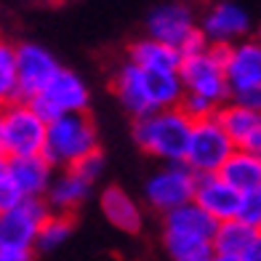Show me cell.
<instances>
[{
  "mask_svg": "<svg viewBox=\"0 0 261 261\" xmlns=\"http://www.w3.org/2000/svg\"><path fill=\"white\" fill-rule=\"evenodd\" d=\"M99 149V130L88 112L77 115H62L54 123L45 125V144H43V160L51 168L69 171L77 160L88 158Z\"/></svg>",
  "mask_w": 261,
  "mask_h": 261,
  "instance_id": "6da1fadb",
  "label": "cell"
},
{
  "mask_svg": "<svg viewBox=\"0 0 261 261\" xmlns=\"http://www.w3.org/2000/svg\"><path fill=\"white\" fill-rule=\"evenodd\" d=\"M189 130H192V120L179 112V107H173V110H160L134 120V141L147 155L160 158L165 165H173L184 163Z\"/></svg>",
  "mask_w": 261,
  "mask_h": 261,
  "instance_id": "7a4b0ae2",
  "label": "cell"
},
{
  "mask_svg": "<svg viewBox=\"0 0 261 261\" xmlns=\"http://www.w3.org/2000/svg\"><path fill=\"white\" fill-rule=\"evenodd\" d=\"M227 48L229 45H211L205 54L181 59L179 69H176L184 93H192V96L211 101L216 110L229 101V88H227V80H224Z\"/></svg>",
  "mask_w": 261,
  "mask_h": 261,
  "instance_id": "3957f363",
  "label": "cell"
},
{
  "mask_svg": "<svg viewBox=\"0 0 261 261\" xmlns=\"http://www.w3.org/2000/svg\"><path fill=\"white\" fill-rule=\"evenodd\" d=\"M219 224L205 211H200L195 203H187L163 216V243L171 258H181L200 248H211V240L216 234Z\"/></svg>",
  "mask_w": 261,
  "mask_h": 261,
  "instance_id": "277c9868",
  "label": "cell"
},
{
  "mask_svg": "<svg viewBox=\"0 0 261 261\" xmlns=\"http://www.w3.org/2000/svg\"><path fill=\"white\" fill-rule=\"evenodd\" d=\"M232 152H234L232 141L216 123V117H205V120L192 123L184 165L195 176H213L221 171V165L229 160Z\"/></svg>",
  "mask_w": 261,
  "mask_h": 261,
  "instance_id": "5b68a950",
  "label": "cell"
},
{
  "mask_svg": "<svg viewBox=\"0 0 261 261\" xmlns=\"http://www.w3.org/2000/svg\"><path fill=\"white\" fill-rule=\"evenodd\" d=\"M0 128H3V155L11 158H35L45 144V123L32 115L24 101H16L0 110Z\"/></svg>",
  "mask_w": 261,
  "mask_h": 261,
  "instance_id": "8992f818",
  "label": "cell"
},
{
  "mask_svg": "<svg viewBox=\"0 0 261 261\" xmlns=\"http://www.w3.org/2000/svg\"><path fill=\"white\" fill-rule=\"evenodd\" d=\"M195 181H197V176L189 171L184 163L163 165L160 171H155L149 176V181L144 187L147 203L165 216V213H171L176 208L192 203Z\"/></svg>",
  "mask_w": 261,
  "mask_h": 261,
  "instance_id": "52a82bcc",
  "label": "cell"
},
{
  "mask_svg": "<svg viewBox=\"0 0 261 261\" xmlns=\"http://www.w3.org/2000/svg\"><path fill=\"white\" fill-rule=\"evenodd\" d=\"M14 56H16V86H19L21 101H30L32 96L43 93V88L48 86V80L62 67L56 62V56L38 43L14 45Z\"/></svg>",
  "mask_w": 261,
  "mask_h": 261,
  "instance_id": "ba28073f",
  "label": "cell"
},
{
  "mask_svg": "<svg viewBox=\"0 0 261 261\" xmlns=\"http://www.w3.org/2000/svg\"><path fill=\"white\" fill-rule=\"evenodd\" d=\"M48 213L45 200H21L19 205L0 211V248L11 245L35 251V237Z\"/></svg>",
  "mask_w": 261,
  "mask_h": 261,
  "instance_id": "9c48e42d",
  "label": "cell"
},
{
  "mask_svg": "<svg viewBox=\"0 0 261 261\" xmlns=\"http://www.w3.org/2000/svg\"><path fill=\"white\" fill-rule=\"evenodd\" d=\"M224 80L229 96L245 91H261V45L258 40L245 38L227 48L224 56Z\"/></svg>",
  "mask_w": 261,
  "mask_h": 261,
  "instance_id": "30bf717a",
  "label": "cell"
},
{
  "mask_svg": "<svg viewBox=\"0 0 261 261\" xmlns=\"http://www.w3.org/2000/svg\"><path fill=\"white\" fill-rule=\"evenodd\" d=\"M208 45H234L251 35V16L237 3H216L197 24Z\"/></svg>",
  "mask_w": 261,
  "mask_h": 261,
  "instance_id": "8fae6325",
  "label": "cell"
},
{
  "mask_svg": "<svg viewBox=\"0 0 261 261\" xmlns=\"http://www.w3.org/2000/svg\"><path fill=\"white\" fill-rule=\"evenodd\" d=\"M197 30V21L192 8L184 3H165L158 6L147 16V38L158 40L163 45H171L173 51H179V45Z\"/></svg>",
  "mask_w": 261,
  "mask_h": 261,
  "instance_id": "7c38bea8",
  "label": "cell"
},
{
  "mask_svg": "<svg viewBox=\"0 0 261 261\" xmlns=\"http://www.w3.org/2000/svg\"><path fill=\"white\" fill-rule=\"evenodd\" d=\"M213 117H216V123L221 125V130L227 134L234 149L261 155V115L258 112L227 101L219 107Z\"/></svg>",
  "mask_w": 261,
  "mask_h": 261,
  "instance_id": "4fadbf2b",
  "label": "cell"
},
{
  "mask_svg": "<svg viewBox=\"0 0 261 261\" xmlns=\"http://www.w3.org/2000/svg\"><path fill=\"white\" fill-rule=\"evenodd\" d=\"M6 181L16 189L21 200H43L54 181V168L43 160V155L11 158L6 165Z\"/></svg>",
  "mask_w": 261,
  "mask_h": 261,
  "instance_id": "5bb4252c",
  "label": "cell"
},
{
  "mask_svg": "<svg viewBox=\"0 0 261 261\" xmlns=\"http://www.w3.org/2000/svg\"><path fill=\"white\" fill-rule=\"evenodd\" d=\"M192 203L200 211H205L216 224H221V221H232L237 216L240 192L232 189L219 173H213V176H197Z\"/></svg>",
  "mask_w": 261,
  "mask_h": 261,
  "instance_id": "9a60e30c",
  "label": "cell"
},
{
  "mask_svg": "<svg viewBox=\"0 0 261 261\" xmlns=\"http://www.w3.org/2000/svg\"><path fill=\"white\" fill-rule=\"evenodd\" d=\"M40 96L48 101L59 115L88 112V104H91L88 86L72 72V69H64V67H59V72L48 80V86L43 88Z\"/></svg>",
  "mask_w": 261,
  "mask_h": 261,
  "instance_id": "2e32d148",
  "label": "cell"
},
{
  "mask_svg": "<svg viewBox=\"0 0 261 261\" xmlns=\"http://www.w3.org/2000/svg\"><path fill=\"white\" fill-rule=\"evenodd\" d=\"M99 208L104 213V219L125 234H139L141 227H144V213H141L139 203L117 184H110L101 192Z\"/></svg>",
  "mask_w": 261,
  "mask_h": 261,
  "instance_id": "e0dca14e",
  "label": "cell"
},
{
  "mask_svg": "<svg viewBox=\"0 0 261 261\" xmlns=\"http://www.w3.org/2000/svg\"><path fill=\"white\" fill-rule=\"evenodd\" d=\"M112 88H115V96L120 99V104L125 107V112L134 115V120L155 112V110H152V101H149V93H147L144 72H141L139 67L125 62L120 69H117Z\"/></svg>",
  "mask_w": 261,
  "mask_h": 261,
  "instance_id": "ac0fdd59",
  "label": "cell"
},
{
  "mask_svg": "<svg viewBox=\"0 0 261 261\" xmlns=\"http://www.w3.org/2000/svg\"><path fill=\"white\" fill-rule=\"evenodd\" d=\"M88 195H91V184H86L72 171H62L59 176H54L43 200L51 213H69V216H75V211L86 203Z\"/></svg>",
  "mask_w": 261,
  "mask_h": 261,
  "instance_id": "d6986e66",
  "label": "cell"
},
{
  "mask_svg": "<svg viewBox=\"0 0 261 261\" xmlns=\"http://www.w3.org/2000/svg\"><path fill=\"white\" fill-rule=\"evenodd\" d=\"M128 64L144 69V72H176L181 56L171 45H163L152 38H139L128 45Z\"/></svg>",
  "mask_w": 261,
  "mask_h": 261,
  "instance_id": "ffe728a7",
  "label": "cell"
},
{
  "mask_svg": "<svg viewBox=\"0 0 261 261\" xmlns=\"http://www.w3.org/2000/svg\"><path fill=\"white\" fill-rule=\"evenodd\" d=\"M219 176L232 189H237L240 195L256 192V189H261V155H251V152L234 149L229 155V160L221 165Z\"/></svg>",
  "mask_w": 261,
  "mask_h": 261,
  "instance_id": "44dd1931",
  "label": "cell"
},
{
  "mask_svg": "<svg viewBox=\"0 0 261 261\" xmlns=\"http://www.w3.org/2000/svg\"><path fill=\"white\" fill-rule=\"evenodd\" d=\"M261 240V229L245 227L243 221H221L216 227V234L211 240L213 253H227V256H243L253 243Z\"/></svg>",
  "mask_w": 261,
  "mask_h": 261,
  "instance_id": "7402d4cb",
  "label": "cell"
},
{
  "mask_svg": "<svg viewBox=\"0 0 261 261\" xmlns=\"http://www.w3.org/2000/svg\"><path fill=\"white\" fill-rule=\"evenodd\" d=\"M72 229H75V216H69V213H48L38 229V237H35V251H43V253L56 251L59 245H64L69 240Z\"/></svg>",
  "mask_w": 261,
  "mask_h": 261,
  "instance_id": "603a6c76",
  "label": "cell"
},
{
  "mask_svg": "<svg viewBox=\"0 0 261 261\" xmlns=\"http://www.w3.org/2000/svg\"><path fill=\"white\" fill-rule=\"evenodd\" d=\"M21 101L19 99V86H16V56H14V43L0 38V110Z\"/></svg>",
  "mask_w": 261,
  "mask_h": 261,
  "instance_id": "cb8c5ba5",
  "label": "cell"
},
{
  "mask_svg": "<svg viewBox=\"0 0 261 261\" xmlns=\"http://www.w3.org/2000/svg\"><path fill=\"white\" fill-rule=\"evenodd\" d=\"M234 219L243 221L245 227L261 229V189L240 195V205H237V216Z\"/></svg>",
  "mask_w": 261,
  "mask_h": 261,
  "instance_id": "d4e9b609",
  "label": "cell"
},
{
  "mask_svg": "<svg viewBox=\"0 0 261 261\" xmlns=\"http://www.w3.org/2000/svg\"><path fill=\"white\" fill-rule=\"evenodd\" d=\"M179 112H181L184 117H189L192 123H197V120H205V117L216 115V107H213L211 101H205V99H200V96L184 93L181 101H179Z\"/></svg>",
  "mask_w": 261,
  "mask_h": 261,
  "instance_id": "484cf974",
  "label": "cell"
},
{
  "mask_svg": "<svg viewBox=\"0 0 261 261\" xmlns=\"http://www.w3.org/2000/svg\"><path fill=\"white\" fill-rule=\"evenodd\" d=\"M75 176H80L86 184H93V181H99V176L104 173V155H101V149H96V152H91L88 158H83V160H77L72 168Z\"/></svg>",
  "mask_w": 261,
  "mask_h": 261,
  "instance_id": "4316f807",
  "label": "cell"
},
{
  "mask_svg": "<svg viewBox=\"0 0 261 261\" xmlns=\"http://www.w3.org/2000/svg\"><path fill=\"white\" fill-rule=\"evenodd\" d=\"M208 48H211V45H208V40L203 38V32H200V30H192V35H189V38L179 45V56H181V59L200 56V54H205Z\"/></svg>",
  "mask_w": 261,
  "mask_h": 261,
  "instance_id": "83f0119b",
  "label": "cell"
},
{
  "mask_svg": "<svg viewBox=\"0 0 261 261\" xmlns=\"http://www.w3.org/2000/svg\"><path fill=\"white\" fill-rule=\"evenodd\" d=\"M0 261H35V251H32V248L3 245V248H0Z\"/></svg>",
  "mask_w": 261,
  "mask_h": 261,
  "instance_id": "f1b7e54d",
  "label": "cell"
},
{
  "mask_svg": "<svg viewBox=\"0 0 261 261\" xmlns=\"http://www.w3.org/2000/svg\"><path fill=\"white\" fill-rule=\"evenodd\" d=\"M21 203V197L14 187H11L8 181H0V211H8Z\"/></svg>",
  "mask_w": 261,
  "mask_h": 261,
  "instance_id": "f546056e",
  "label": "cell"
},
{
  "mask_svg": "<svg viewBox=\"0 0 261 261\" xmlns=\"http://www.w3.org/2000/svg\"><path fill=\"white\" fill-rule=\"evenodd\" d=\"M176 261H213V248H200V251H192Z\"/></svg>",
  "mask_w": 261,
  "mask_h": 261,
  "instance_id": "4dcf8cb0",
  "label": "cell"
},
{
  "mask_svg": "<svg viewBox=\"0 0 261 261\" xmlns=\"http://www.w3.org/2000/svg\"><path fill=\"white\" fill-rule=\"evenodd\" d=\"M213 261H243L240 256H227V253H213Z\"/></svg>",
  "mask_w": 261,
  "mask_h": 261,
  "instance_id": "1f68e13d",
  "label": "cell"
},
{
  "mask_svg": "<svg viewBox=\"0 0 261 261\" xmlns=\"http://www.w3.org/2000/svg\"><path fill=\"white\" fill-rule=\"evenodd\" d=\"M6 165H8V158L0 155V181H6Z\"/></svg>",
  "mask_w": 261,
  "mask_h": 261,
  "instance_id": "d6a6232c",
  "label": "cell"
},
{
  "mask_svg": "<svg viewBox=\"0 0 261 261\" xmlns=\"http://www.w3.org/2000/svg\"><path fill=\"white\" fill-rule=\"evenodd\" d=\"M0 155H3V128H0Z\"/></svg>",
  "mask_w": 261,
  "mask_h": 261,
  "instance_id": "836d02e7",
  "label": "cell"
}]
</instances>
